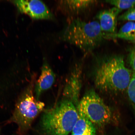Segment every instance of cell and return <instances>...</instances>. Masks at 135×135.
<instances>
[{"instance_id":"obj_1","label":"cell","mask_w":135,"mask_h":135,"mask_svg":"<svg viewBox=\"0 0 135 135\" xmlns=\"http://www.w3.org/2000/svg\"><path fill=\"white\" fill-rule=\"evenodd\" d=\"M103 58L95 70V82L98 88L114 92L127 89L132 77L125 65L123 57L113 55Z\"/></svg>"},{"instance_id":"obj_2","label":"cell","mask_w":135,"mask_h":135,"mask_svg":"<svg viewBox=\"0 0 135 135\" xmlns=\"http://www.w3.org/2000/svg\"><path fill=\"white\" fill-rule=\"evenodd\" d=\"M61 38L87 54L100 45L106 37L101 30L99 22H86L76 18L68 23Z\"/></svg>"},{"instance_id":"obj_3","label":"cell","mask_w":135,"mask_h":135,"mask_svg":"<svg viewBox=\"0 0 135 135\" xmlns=\"http://www.w3.org/2000/svg\"><path fill=\"white\" fill-rule=\"evenodd\" d=\"M78 118L75 105L65 99L44 112L40 122V131L45 135H68Z\"/></svg>"},{"instance_id":"obj_4","label":"cell","mask_w":135,"mask_h":135,"mask_svg":"<svg viewBox=\"0 0 135 135\" xmlns=\"http://www.w3.org/2000/svg\"><path fill=\"white\" fill-rule=\"evenodd\" d=\"M33 86L32 82L20 96L9 120L18 126L17 134L18 135H26L33 121L44 107V104L34 97Z\"/></svg>"},{"instance_id":"obj_5","label":"cell","mask_w":135,"mask_h":135,"mask_svg":"<svg viewBox=\"0 0 135 135\" xmlns=\"http://www.w3.org/2000/svg\"><path fill=\"white\" fill-rule=\"evenodd\" d=\"M79 114L86 118L94 126H102L110 123L112 112L110 108L92 90L86 93L79 102Z\"/></svg>"},{"instance_id":"obj_6","label":"cell","mask_w":135,"mask_h":135,"mask_svg":"<svg viewBox=\"0 0 135 135\" xmlns=\"http://www.w3.org/2000/svg\"><path fill=\"white\" fill-rule=\"evenodd\" d=\"M20 12L27 15L32 19L52 20L53 13L43 2L38 0L12 1Z\"/></svg>"},{"instance_id":"obj_7","label":"cell","mask_w":135,"mask_h":135,"mask_svg":"<svg viewBox=\"0 0 135 135\" xmlns=\"http://www.w3.org/2000/svg\"><path fill=\"white\" fill-rule=\"evenodd\" d=\"M121 10L115 7L103 10L98 13L97 18L101 30L105 35L106 38H115L117 33L118 16Z\"/></svg>"},{"instance_id":"obj_8","label":"cell","mask_w":135,"mask_h":135,"mask_svg":"<svg viewBox=\"0 0 135 135\" xmlns=\"http://www.w3.org/2000/svg\"><path fill=\"white\" fill-rule=\"evenodd\" d=\"M81 64H76L64 90V94L67 97L66 99L71 101L74 105L79 103L78 99L81 88Z\"/></svg>"},{"instance_id":"obj_9","label":"cell","mask_w":135,"mask_h":135,"mask_svg":"<svg viewBox=\"0 0 135 135\" xmlns=\"http://www.w3.org/2000/svg\"><path fill=\"white\" fill-rule=\"evenodd\" d=\"M54 73L46 60L44 61L41 74L36 82L35 88V95L38 100L43 93L51 88L55 82Z\"/></svg>"},{"instance_id":"obj_10","label":"cell","mask_w":135,"mask_h":135,"mask_svg":"<svg viewBox=\"0 0 135 135\" xmlns=\"http://www.w3.org/2000/svg\"><path fill=\"white\" fill-rule=\"evenodd\" d=\"M96 2L91 0L61 1H59L58 3L64 11L69 13H77L86 10Z\"/></svg>"},{"instance_id":"obj_11","label":"cell","mask_w":135,"mask_h":135,"mask_svg":"<svg viewBox=\"0 0 135 135\" xmlns=\"http://www.w3.org/2000/svg\"><path fill=\"white\" fill-rule=\"evenodd\" d=\"M71 132V135H96L95 126L79 114L78 119Z\"/></svg>"},{"instance_id":"obj_12","label":"cell","mask_w":135,"mask_h":135,"mask_svg":"<svg viewBox=\"0 0 135 135\" xmlns=\"http://www.w3.org/2000/svg\"><path fill=\"white\" fill-rule=\"evenodd\" d=\"M115 38L133 41L135 40V25L134 22L129 21L121 27Z\"/></svg>"},{"instance_id":"obj_13","label":"cell","mask_w":135,"mask_h":135,"mask_svg":"<svg viewBox=\"0 0 135 135\" xmlns=\"http://www.w3.org/2000/svg\"><path fill=\"white\" fill-rule=\"evenodd\" d=\"M106 2L121 11L135 8V0H110Z\"/></svg>"},{"instance_id":"obj_14","label":"cell","mask_w":135,"mask_h":135,"mask_svg":"<svg viewBox=\"0 0 135 135\" xmlns=\"http://www.w3.org/2000/svg\"><path fill=\"white\" fill-rule=\"evenodd\" d=\"M127 90L129 98L135 107V74L132 76Z\"/></svg>"},{"instance_id":"obj_15","label":"cell","mask_w":135,"mask_h":135,"mask_svg":"<svg viewBox=\"0 0 135 135\" xmlns=\"http://www.w3.org/2000/svg\"><path fill=\"white\" fill-rule=\"evenodd\" d=\"M119 21H135V8H131L118 17Z\"/></svg>"},{"instance_id":"obj_16","label":"cell","mask_w":135,"mask_h":135,"mask_svg":"<svg viewBox=\"0 0 135 135\" xmlns=\"http://www.w3.org/2000/svg\"><path fill=\"white\" fill-rule=\"evenodd\" d=\"M129 61L134 74H135V46L131 50L129 55Z\"/></svg>"},{"instance_id":"obj_17","label":"cell","mask_w":135,"mask_h":135,"mask_svg":"<svg viewBox=\"0 0 135 135\" xmlns=\"http://www.w3.org/2000/svg\"></svg>"}]
</instances>
